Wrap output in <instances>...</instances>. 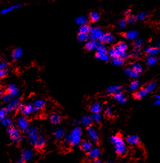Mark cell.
Returning a JSON list of instances; mask_svg holds the SVG:
<instances>
[{"label": "cell", "instance_id": "obj_40", "mask_svg": "<svg viewBox=\"0 0 160 163\" xmlns=\"http://www.w3.org/2000/svg\"><path fill=\"white\" fill-rule=\"evenodd\" d=\"M89 19H90V21L92 23H96L100 19V15L98 13L96 12H92L90 14H89Z\"/></svg>", "mask_w": 160, "mask_h": 163}, {"label": "cell", "instance_id": "obj_36", "mask_svg": "<svg viewBox=\"0 0 160 163\" xmlns=\"http://www.w3.org/2000/svg\"><path fill=\"white\" fill-rule=\"evenodd\" d=\"M61 116L57 113L52 114L50 117V121L52 124H58L61 121Z\"/></svg>", "mask_w": 160, "mask_h": 163}, {"label": "cell", "instance_id": "obj_59", "mask_svg": "<svg viewBox=\"0 0 160 163\" xmlns=\"http://www.w3.org/2000/svg\"><path fill=\"white\" fill-rule=\"evenodd\" d=\"M155 98H156V99L160 100V94H158V95H156V96H155Z\"/></svg>", "mask_w": 160, "mask_h": 163}, {"label": "cell", "instance_id": "obj_4", "mask_svg": "<svg viewBox=\"0 0 160 163\" xmlns=\"http://www.w3.org/2000/svg\"><path fill=\"white\" fill-rule=\"evenodd\" d=\"M96 58L103 61H108L110 57L108 55V50L104 44H99L96 50Z\"/></svg>", "mask_w": 160, "mask_h": 163}, {"label": "cell", "instance_id": "obj_60", "mask_svg": "<svg viewBox=\"0 0 160 163\" xmlns=\"http://www.w3.org/2000/svg\"><path fill=\"white\" fill-rule=\"evenodd\" d=\"M17 163H24V162L21 160V161H19L18 162H17Z\"/></svg>", "mask_w": 160, "mask_h": 163}, {"label": "cell", "instance_id": "obj_2", "mask_svg": "<svg viewBox=\"0 0 160 163\" xmlns=\"http://www.w3.org/2000/svg\"><path fill=\"white\" fill-rule=\"evenodd\" d=\"M110 142L114 147L116 154L119 156H124L128 151L126 143L124 140L119 135H114L110 139Z\"/></svg>", "mask_w": 160, "mask_h": 163}, {"label": "cell", "instance_id": "obj_8", "mask_svg": "<svg viewBox=\"0 0 160 163\" xmlns=\"http://www.w3.org/2000/svg\"><path fill=\"white\" fill-rule=\"evenodd\" d=\"M87 132H88V135L90 139L92 140V142L94 143H97L99 142L100 138L98 133L96 129L93 126H89L87 128Z\"/></svg>", "mask_w": 160, "mask_h": 163}, {"label": "cell", "instance_id": "obj_15", "mask_svg": "<svg viewBox=\"0 0 160 163\" xmlns=\"http://www.w3.org/2000/svg\"><path fill=\"white\" fill-rule=\"evenodd\" d=\"M33 156V151L31 150H30V149H26L22 153V161H23L24 162L30 161L32 159Z\"/></svg>", "mask_w": 160, "mask_h": 163}, {"label": "cell", "instance_id": "obj_1", "mask_svg": "<svg viewBox=\"0 0 160 163\" xmlns=\"http://www.w3.org/2000/svg\"><path fill=\"white\" fill-rule=\"evenodd\" d=\"M82 131L80 127L76 126L70 134L64 138V144L66 145L75 146L80 145L82 138Z\"/></svg>", "mask_w": 160, "mask_h": 163}, {"label": "cell", "instance_id": "obj_46", "mask_svg": "<svg viewBox=\"0 0 160 163\" xmlns=\"http://www.w3.org/2000/svg\"><path fill=\"white\" fill-rule=\"evenodd\" d=\"M77 39L80 42H87L89 39V35L87 34L78 33L77 35Z\"/></svg>", "mask_w": 160, "mask_h": 163}, {"label": "cell", "instance_id": "obj_20", "mask_svg": "<svg viewBox=\"0 0 160 163\" xmlns=\"http://www.w3.org/2000/svg\"><path fill=\"white\" fill-rule=\"evenodd\" d=\"M65 135V131L63 128H58L54 131L53 136L54 139L61 140Z\"/></svg>", "mask_w": 160, "mask_h": 163}, {"label": "cell", "instance_id": "obj_50", "mask_svg": "<svg viewBox=\"0 0 160 163\" xmlns=\"http://www.w3.org/2000/svg\"><path fill=\"white\" fill-rule=\"evenodd\" d=\"M129 55L133 58H137L140 56V51H139V50H134L133 51H132L130 53Z\"/></svg>", "mask_w": 160, "mask_h": 163}, {"label": "cell", "instance_id": "obj_30", "mask_svg": "<svg viewBox=\"0 0 160 163\" xmlns=\"http://www.w3.org/2000/svg\"><path fill=\"white\" fill-rule=\"evenodd\" d=\"M75 22L76 24L81 26L86 25V24H87V23H88V19H87V17H85V16L81 15L76 18L75 19Z\"/></svg>", "mask_w": 160, "mask_h": 163}, {"label": "cell", "instance_id": "obj_6", "mask_svg": "<svg viewBox=\"0 0 160 163\" xmlns=\"http://www.w3.org/2000/svg\"><path fill=\"white\" fill-rule=\"evenodd\" d=\"M104 34L102 29L100 27L94 26L93 28H91L90 32L89 33V38L91 40H99L101 36Z\"/></svg>", "mask_w": 160, "mask_h": 163}, {"label": "cell", "instance_id": "obj_57", "mask_svg": "<svg viewBox=\"0 0 160 163\" xmlns=\"http://www.w3.org/2000/svg\"><path fill=\"white\" fill-rule=\"evenodd\" d=\"M93 163H102V162L100 161V160L98 159H96V160H94L93 161Z\"/></svg>", "mask_w": 160, "mask_h": 163}, {"label": "cell", "instance_id": "obj_42", "mask_svg": "<svg viewBox=\"0 0 160 163\" xmlns=\"http://www.w3.org/2000/svg\"><path fill=\"white\" fill-rule=\"evenodd\" d=\"M90 117L91 119V121L94 122H100L102 120V115L100 113H92Z\"/></svg>", "mask_w": 160, "mask_h": 163}, {"label": "cell", "instance_id": "obj_5", "mask_svg": "<svg viewBox=\"0 0 160 163\" xmlns=\"http://www.w3.org/2000/svg\"><path fill=\"white\" fill-rule=\"evenodd\" d=\"M26 135L28 136V140L29 142L31 145H34L36 144L38 139H39L40 136H39V131L36 127L31 126L29 127L28 129L26 131Z\"/></svg>", "mask_w": 160, "mask_h": 163}, {"label": "cell", "instance_id": "obj_32", "mask_svg": "<svg viewBox=\"0 0 160 163\" xmlns=\"http://www.w3.org/2000/svg\"><path fill=\"white\" fill-rule=\"evenodd\" d=\"M46 143V139L43 136H40L38 139L36 144L35 145V146L38 149L42 148L43 146H44Z\"/></svg>", "mask_w": 160, "mask_h": 163}, {"label": "cell", "instance_id": "obj_49", "mask_svg": "<svg viewBox=\"0 0 160 163\" xmlns=\"http://www.w3.org/2000/svg\"><path fill=\"white\" fill-rule=\"evenodd\" d=\"M126 21L127 22V24L128 23L133 24L135 23V22H136L137 19H136V18H135V17H134V16L129 15V16H128V17H126Z\"/></svg>", "mask_w": 160, "mask_h": 163}, {"label": "cell", "instance_id": "obj_7", "mask_svg": "<svg viewBox=\"0 0 160 163\" xmlns=\"http://www.w3.org/2000/svg\"><path fill=\"white\" fill-rule=\"evenodd\" d=\"M17 126L19 130L23 131H26L29 127V121L25 117H19L17 119Z\"/></svg>", "mask_w": 160, "mask_h": 163}, {"label": "cell", "instance_id": "obj_19", "mask_svg": "<svg viewBox=\"0 0 160 163\" xmlns=\"http://www.w3.org/2000/svg\"><path fill=\"white\" fill-rule=\"evenodd\" d=\"M124 73H125V74L126 76H128V77L130 78H133L135 80V78H137L139 77V73H137L135 71L132 69L131 67H127L124 70Z\"/></svg>", "mask_w": 160, "mask_h": 163}, {"label": "cell", "instance_id": "obj_47", "mask_svg": "<svg viewBox=\"0 0 160 163\" xmlns=\"http://www.w3.org/2000/svg\"><path fill=\"white\" fill-rule=\"evenodd\" d=\"M1 124L3 126L9 127L12 125V120H11V119L10 117H6L1 121Z\"/></svg>", "mask_w": 160, "mask_h": 163}, {"label": "cell", "instance_id": "obj_31", "mask_svg": "<svg viewBox=\"0 0 160 163\" xmlns=\"http://www.w3.org/2000/svg\"><path fill=\"white\" fill-rule=\"evenodd\" d=\"M131 67L132 68L133 70H135V71L137 73H139V74L140 73H142L143 71L142 65L139 61H136V62H133V63L132 64Z\"/></svg>", "mask_w": 160, "mask_h": 163}, {"label": "cell", "instance_id": "obj_51", "mask_svg": "<svg viewBox=\"0 0 160 163\" xmlns=\"http://www.w3.org/2000/svg\"><path fill=\"white\" fill-rule=\"evenodd\" d=\"M8 74H9V70L7 69L1 70V71H0V79L6 77Z\"/></svg>", "mask_w": 160, "mask_h": 163}, {"label": "cell", "instance_id": "obj_39", "mask_svg": "<svg viewBox=\"0 0 160 163\" xmlns=\"http://www.w3.org/2000/svg\"><path fill=\"white\" fill-rule=\"evenodd\" d=\"M112 63L115 66H122L124 63V60L119 57H116V58L112 59Z\"/></svg>", "mask_w": 160, "mask_h": 163}, {"label": "cell", "instance_id": "obj_48", "mask_svg": "<svg viewBox=\"0 0 160 163\" xmlns=\"http://www.w3.org/2000/svg\"><path fill=\"white\" fill-rule=\"evenodd\" d=\"M7 110L6 108H1L0 109V121H2L7 117Z\"/></svg>", "mask_w": 160, "mask_h": 163}, {"label": "cell", "instance_id": "obj_25", "mask_svg": "<svg viewBox=\"0 0 160 163\" xmlns=\"http://www.w3.org/2000/svg\"><path fill=\"white\" fill-rule=\"evenodd\" d=\"M22 113L24 116H28L32 113H34V105L33 104H28L25 105Z\"/></svg>", "mask_w": 160, "mask_h": 163}, {"label": "cell", "instance_id": "obj_61", "mask_svg": "<svg viewBox=\"0 0 160 163\" xmlns=\"http://www.w3.org/2000/svg\"><path fill=\"white\" fill-rule=\"evenodd\" d=\"M106 163H112V162H106Z\"/></svg>", "mask_w": 160, "mask_h": 163}, {"label": "cell", "instance_id": "obj_3", "mask_svg": "<svg viewBox=\"0 0 160 163\" xmlns=\"http://www.w3.org/2000/svg\"><path fill=\"white\" fill-rule=\"evenodd\" d=\"M7 133L10 140L13 142L20 143L22 140V135L19 129L17 128L13 125H11L8 127Z\"/></svg>", "mask_w": 160, "mask_h": 163}, {"label": "cell", "instance_id": "obj_12", "mask_svg": "<svg viewBox=\"0 0 160 163\" xmlns=\"http://www.w3.org/2000/svg\"><path fill=\"white\" fill-rule=\"evenodd\" d=\"M114 40H115V37L113 34L110 33V32H105V33L103 34V35L99 39L98 41L103 44V43H112Z\"/></svg>", "mask_w": 160, "mask_h": 163}, {"label": "cell", "instance_id": "obj_26", "mask_svg": "<svg viewBox=\"0 0 160 163\" xmlns=\"http://www.w3.org/2000/svg\"><path fill=\"white\" fill-rule=\"evenodd\" d=\"M91 122H92L91 119L90 117V116L89 115H85L82 117V119H81L80 121V123L82 124V126L87 127L91 126Z\"/></svg>", "mask_w": 160, "mask_h": 163}, {"label": "cell", "instance_id": "obj_22", "mask_svg": "<svg viewBox=\"0 0 160 163\" xmlns=\"http://www.w3.org/2000/svg\"><path fill=\"white\" fill-rule=\"evenodd\" d=\"M144 52L147 56H156L159 54V50L157 47H147Z\"/></svg>", "mask_w": 160, "mask_h": 163}, {"label": "cell", "instance_id": "obj_18", "mask_svg": "<svg viewBox=\"0 0 160 163\" xmlns=\"http://www.w3.org/2000/svg\"><path fill=\"white\" fill-rule=\"evenodd\" d=\"M23 56V50L21 47H16L13 50L12 54V58L13 60H18Z\"/></svg>", "mask_w": 160, "mask_h": 163}, {"label": "cell", "instance_id": "obj_38", "mask_svg": "<svg viewBox=\"0 0 160 163\" xmlns=\"http://www.w3.org/2000/svg\"><path fill=\"white\" fill-rule=\"evenodd\" d=\"M90 30H91V27L89 26V25H88V24L81 26L79 27V28H78V31H79V33L89 34V32H90Z\"/></svg>", "mask_w": 160, "mask_h": 163}, {"label": "cell", "instance_id": "obj_28", "mask_svg": "<svg viewBox=\"0 0 160 163\" xmlns=\"http://www.w3.org/2000/svg\"><path fill=\"white\" fill-rule=\"evenodd\" d=\"M157 87V83L156 82H151L149 83L148 84L146 85L145 87V91L147 92V93H150V92H153L155 89H156Z\"/></svg>", "mask_w": 160, "mask_h": 163}, {"label": "cell", "instance_id": "obj_56", "mask_svg": "<svg viewBox=\"0 0 160 163\" xmlns=\"http://www.w3.org/2000/svg\"><path fill=\"white\" fill-rule=\"evenodd\" d=\"M3 94V89L2 87L0 85V98H1Z\"/></svg>", "mask_w": 160, "mask_h": 163}, {"label": "cell", "instance_id": "obj_13", "mask_svg": "<svg viewBox=\"0 0 160 163\" xmlns=\"http://www.w3.org/2000/svg\"><path fill=\"white\" fill-rule=\"evenodd\" d=\"M99 45V43L98 42V41L90 40L86 42L84 48L85 49L88 51H93L96 50L98 47V46Z\"/></svg>", "mask_w": 160, "mask_h": 163}, {"label": "cell", "instance_id": "obj_58", "mask_svg": "<svg viewBox=\"0 0 160 163\" xmlns=\"http://www.w3.org/2000/svg\"><path fill=\"white\" fill-rule=\"evenodd\" d=\"M74 123L75 124H79L80 123V121H78V120H74Z\"/></svg>", "mask_w": 160, "mask_h": 163}, {"label": "cell", "instance_id": "obj_53", "mask_svg": "<svg viewBox=\"0 0 160 163\" xmlns=\"http://www.w3.org/2000/svg\"><path fill=\"white\" fill-rule=\"evenodd\" d=\"M8 66V63L6 62H0V71L7 69Z\"/></svg>", "mask_w": 160, "mask_h": 163}, {"label": "cell", "instance_id": "obj_37", "mask_svg": "<svg viewBox=\"0 0 160 163\" xmlns=\"http://www.w3.org/2000/svg\"><path fill=\"white\" fill-rule=\"evenodd\" d=\"M143 45V41L142 39L137 38L136 40H134L133 47L135 50L140 51V48H142Z\"/></svg>", "mask_w": 160, "mask_h": 163}, {"label": "cell", "instance_id": "obj_44", "mask_svg": "<svg viewBox=\"0 0 160 163\" xmlns=\"http://www.w3.org/2000/svg\"><path fill=\"white\" fill-rule=\"evenodd\" d=\"M136 19L138 21H142L145 20L148 17V13L146 12H141L139 14H137L136 16H135Z\"/></svg>", "mask_w": 160, "mask_h": 163}, {"label": "cell", "instance_id": "obj_54", "mask_svg": "<svg viewBox=\"0 0 160 163\" xmlns=\"http://www.w3.org/2000/svg\"><path fill=\"white\" fill-rule=\"evenodd\" d=\"M24 107H25V105H24L23 104H22V103H20V105H19V107L17 108V110L21 112H23V111L24 108Z\"/></svg>", "mask_w": 160, "mask_h": 163}, {"label": "cell", "instance_id": "obj_27", "mask_svg": "<svg viewBox=\"0 0 160 163\" xmlns=\"http://www.w3.org/2000/svg\"><path fill=\"white\" fill-rule=\"evenodd\" d=\"M46 105V101L43 99H37L35 100L33 105L35 108H37L38 110H40L45 107Z\"/></svg>", "mask_w": 160, "mask_h": 163}, {"label": "cell", "instance_id": "obj_14", "mask_svg": "<svg viewBox=\"0 0 160 163\" xmlns=\"http://www.w3.org/2000/svg\"><path fill=\"white\" fill-rule=\"evenodd\" d=\"M126 143L129 144V145H136L139 144L140 142V138L138 135H129L128 136L126 137Z\"/></svg>", "mask_w": 160, "mask_h": 163}, {"label": "cell", "instance_id": "obj_45", "mask_svg": "<svg viewBox=\"0 0 160 163\" xmlns=\"http://www.w3.org/2000/svg\"><path fill=\"white\" fill-rule=\"evenodd\" d=\"M105 114L108 117H111L113 115V110L110 106L105 105L104 107Z\"/></svg>", "mask_w": 160, "mask_h": 163}, {"label": "cell", "instance_id": "obj_33", "mask_svg": "<svg viewBox=\"0 0 160 163\" xmlns=\"http://www.w3.org/2000/svg\"><path fill=\"white\" fill-rule=\"evenodd\" d=\"M147 94V92L145 91V89H140V90L138 91L135 92L134 96L136 99H141L143 98V97H145Z\"/></svg>", "mask_w": 160, "mask_h": 163}, {"label": "cell", "instance_id": "obj_21", "mask_svg": "<svg viewBox=\"0 0 160 163\" xmlns=\"http://www.w3.org/2000/svg\"><path fill=\"white\" fill-rule=\"evenodd\" d=\"M138 36H139V32L135 30L127 31L126 33L124 34V37H125L127 40H136L138 38Z\"/></svg>", "mask_w": 160, "mask_h": 163}, {"label": "cell", "instance_id": "obj_29", "mask_svg": "<svg viewBox=\"0 0 160 163\" xmlns=\"http://www.w3.org/2000/svg\"><path fill=\"white\" fill-rule=\"evenodd\" d=\"M21 6L20 5H13V6H11L10 7H8L6 8V9H3L2 10H1V12H0V13H1V15H5L7 14V13H9L12 12L13 10H17L18 9H19Z\"/></svg>", "mask_w": 160, "mask_h": 163}, {"label": "cell", "instance_id": "obj_11", "mask_svg": "<svg viewBox=\"0 0 160 163\" xmlns=\"http://www.w3.org/2000/svg\"><path fill=\"white\" fill-rule=\"evenodd\" d=\"M7 91L8 93H9L13 98H15V97H17L19 94V89L13 83H10L8 85Z\"/></svg>", "mask_w": 160, "mask_h": 163}, {"label": "cell", "instance_id": "obj_43", "mask_svg": "<svg viewBox=\"0 0 160 163\" xmlns=\"http://www.w3.org/2000/svg\"><path fill=\"white\" fill-rule=\"evenodd\" d=\"M116 47H117L118 49L124 52H126L127 49H128V45H127L126 43L124 42H119L118 44L116 45Z\"/></svg>", "mask_w": 160, "mask_h": 163}, {"label": "cell", "instance_id": "obj_34", "mask_svg": "<svg viewBox=\"0 0 160 163\" xmlns=\"http://www.w3.org/2000/svg\"><path fill=\"white\" fill-rule=\"evenodd\" d=\"M140 87V82L137 80H133L129 85V89L131 91H136Z\"/></svg>", "mask_w": 160, "mask_h": 163}, {"label": "cell", "instance_id": "obj_17", "mask_svg": "<svg viewBox=\"0 0 160 163\" xmlns=\"http://www.w3.org/2000/svg\"><path fill=\"white\" fill-rule=\"evenodd\" d=\"M107 92L110 94L114 95L116 94L121 93V92H123V89H122L121 85H112L108 87L107 89Z\"/></svg>", "mask_w": 160, "mask_h": 163}, {"label": "cell", "instance_id": "obj_62", "mask_svg": "<svg viewBox=\"0 0 160 163\" xmlns=\"http://www.w3.org/2000/svg\"><path fill=\"white\" fill-rule=\"evenodd\" d=\"M0 60H1V57H0Z\"/></svg>", "mask_w": 160, "mask_h": 163}, {"label": "cell", "instance_id": "obj_9", "mask_svg": "<svg viewBox=\"0 0 160 163\" xmlns=\"http://www.w3.org/2000/svg\"><path fill=\"white\" fill-rule=\"evenodd\" d=\"M20 100L19 98H13L10 102L8 103L6 109L8 112H12L15 110L17 109L19 105H20Z\"/></svg>", "mask_w": 160, "mask_h": 163}, {"label": "cell", "instance_id": "obj_24", "mask_svg": "<svg viewBox=\"0 0 160 163\" xmlns=\"http://www.w3.org/2000/svg\"><path fill=\"white\" fill-rule=\"evenodd\" d=\"M102 104L100 102H96L93 103V104L91 105L90 108H89V110H90L91 112L93 113H100V112L102 111Z\"/></svg>", "mask_w": 160, "mask_h": 163}, {"label": "cell", "instance_id": "obj_16", "mask_svg": "<svg viewBox=\"0 0 160 163\" xmlns=\"http://www.w3.org/2000/svg\"><path fill=\"white\" fill-rule=\"evenodd\" d=\"M80 147L83 152H88L93 148V143L89 140H84L83 142H81L80 144Z\"/></svg>", "mask_w": 160, "mask_h": 163}, {"label": "cell", "instance_id": "obj_35", "mask_svg": "<svg viewBox=\"0 0 160 163\" xmlns=\"http://www.w3.org/2000/svg\"><path fill=\"white\" fill-rule=\"evenodd\" d=\"M158 62V59L156 56H147L146 58V63L149 66H154Z\"/></svg>", "mask_w": 160, "mask_h": 163}, {"label": "cell", "instance_id": "obj_52", "mask_svg": "<svg viewBox=\"0 0 160 163\" xmlns=\"http://www.w3.org/2000/svg\"><path fill=\"white\" fill-rule=\"evenodd\" d=\"M126 24H127V22L126 21V19H122L119 23V27L121 29H124L126 27Z\"/></svg>", "mask_w": 160, "mask_h": 163}, {"label": "cell", "instance_id": "obj_55", "mask_svg": "<svg viewBox=\"0 0 160 163\" xmlns=\"http://www.w3.org/2000/svg\"><path fill=\"white\" fill-rule=\"evenodd\" d=\"M130 12H131V10H126L124 11V15L128 17V16L130 15Z\"/></svg>", "mask_w": 160, "mask_h": 163}, {"label": "cell", "instance_id": "obj_41", "mask_svg": "<svg viewBox=\"0 0 160 163\" xmlns=\"http://www.w3.org/2000/svg\"><path fill=\"white\" fill-rule=\"evenodd\" d=\"M13 99V97L10 96V95L8 93V92H5V93L3 94L1 97V100L4 103H9L11 100Z\"/></svg>", "mask_w": 160, "mask_h": 163}, {"label": "cell", "instance_id": "obj_10", "mask_svg": "<svg viewBox=\"0 0 160 163\" xmlns=\"http://www.w3.org/2000/svg\"><path fill=\"white\" fill-rule=\"evenodd\" d=\"M101 150L99 148L93 147L88 152V156L89 159L94 161V160L98 159L100 156H101Z\"/></svg>", "mask_w": 160, "mask_h": 163}, {"label": "cell", "instance_id": "obj_23", "mask_svg": "<svg viewBox=\"0 0 160 163\" xmlns=\"http://www.w3.org/2000/svg\"><path fill=\"white\" fill-rule=\"evenodd\" d=\"M113 97L116 101L121 103V104H124V103H126L127 101L126 97L123 92L113 95Z\"/></svg>", "mask_w": 160, "mask_h": 163}]
</instances>
